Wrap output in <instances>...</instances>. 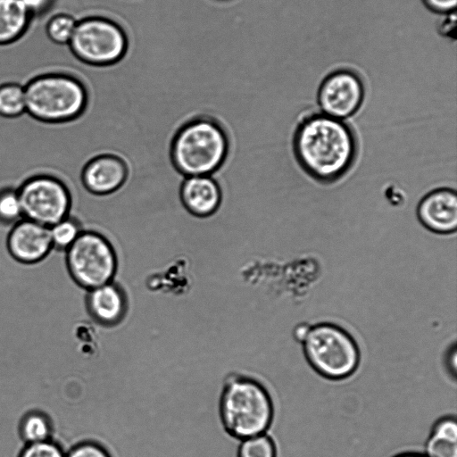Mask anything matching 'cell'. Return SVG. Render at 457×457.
<instances>
[{"instance_id": "27", "label": "cell", "mask_w": 457, "mask_h": 457, "mask_svg": "<svg viewBox=\"0 0 457 457\" xmlns=\"http://www.w3.org/2000/svg\"><path fill=\"white\" fill-rule=\"evenodd\" d=\"M428 5L437 11L446 12L453 10L457 0H426Z\"/></svg>"}, {"instance_id": "25", "label": "cell", "mask_w": 457, "mask_h": 457, "mask_svg": "<svg viewBox=\"0 0 457 457\" xmlns=\"http://www.w3.org/2000/svg\"><path fill=\"white\" fill-rule=\"evenodd\" d=\"M65 457H111L109 452L95 440L84 439L73 445Z\"/></svg>"}, {"instance_id": "18", "label": "cell", "mask_w": 457, "mask_h": 457, "mask_svg": "<svg viewBox=\"0 0 457 457\" xmlns=\"http://www.w3.org/2000/svg\"><path fill=\"white\" fill-rule=\"evenodd\" d=\"M26 111L24 87L16 84L0 87V115L16 117Z\"/></svg>"}, {"instance_id": "12", "label": "cell", "mask_w": 457, "mask_h": 457, "mask_svg": "<svg viewBox=\"0 0 457 457\" xmlns=\"http://www.w3.org/2000/svg\"><path fill=\"white\" fill-rule=\"evenodd\" d=\"M7 244L12 256L24 263L42 260L53 247L49 227L27 219L14 225Z\"/></svg>"}, {"instance_id": "14", "label": "cell", "mask_w": 457, "mask_h": 457, "mask_svg": "<svg viewBox=\"0 0 457 457\" xmlns=\"http://www.w3.org/2000/svg\"><path fill=\"white\" fill-rule=\"evenodd\" d=\"M84 302L91 319L104 327L119 324L128 310L127 295L113 281L86 291Z\"/></svg>"}, {"instance_id": "9", "label": "cell", "mask_w": 457, "mask_h": 457, "mask_svg": "<svg viewBox=\"0 0 457 457\" xmlns=\"http://www.w3.org/2000/svg\"><path fill=\"white\" fill-rule=\"evenodd\" d=\"M364 96L360 79L349 72H337L328 77L318 93L322 113L339 120L354 115Z\"/></svg>"}, {"instance_id": "8", "label": "cell", "mask_w": 457, "mask_h": 457, "mask_svg": "<svg viewBox=\"0 0 457 457\" xmlns=\"http://www.w3.org/2000/svg\"><path fill=\"white\" fill-rule=\"evenodd\" d=\"M18 194L24 219L51 227L68 217L71 196L66 187L49 176H37L27 180Z\"/></svg>"}, {"instance_id": "13", "label": "cell", "mask_w": 457, "mask_h": 457, "mask_svg": "<svg viewBox=\"0 0 457 457\" xmlns=\"http://www.w3.org/2000/svg\"><path fill=\"white\" fill-rule=\"evenodd\" d=\"M179 199L187 212L198 218L215 214L222 202L221 188L212 175L185 177L179 187Z\"/></svg>"}, {"instance_id": "19", "label": "cell", "mask_w": 457, "mask_h": 457, "mask_svg": "<svg viewBox=\"0 0 457 457\" xmlns=\"http://www.w3.org/2000/svg\"><path fill=\"white\" fill-rule=\"evenodd\" d=\"M6 84L23 87L21 70L10 43L0 44V87Z\"/></svg>"}, {"instance_id": "29", "label": "cell", "mask_w": 457, "mask_h": 457, "mask_svg": "<svg viewBox=\"0 0 457 457\" xmlns=\"http://www.w3.org/2000/svg\"><path fill=\"white\" fill-rule=\"evenodd\" d=\"M396 457H426V456L418 454V453H405V454L398 455Z\"/></svg>"}, {"instance_id": "20", "label": "cell", "mask_w": 457, "mask_h": 457, "mask_svg": "<svg viewBox=\"0 0 457 457\" xmlns=\"http://www.w3.org/2000/svg\"><path fill=\"white\" fill-rule=\"evenodd\" d=\"M24 219L18 190L0 191V223L12 229Z\"/></svg>"}, {"instance_id": "16", "label": "cell", "mask_w": 457, "mask_h": 457, "mask_svg": "<svg viewBox=\"0 0 457 457\" xmlns=\"http://www.w3.org/2000/svg\"><path fill=\"white\" fill-rule=\"evenodd\" d=\"M29 18L30 13L21 0H0V44L18 38Z\"/></svg>"}, {"instance_id": "11", "label": "cell", "mask_w": 457, "mask_h": 457, "mask_svg": "<svg viewBox=\"0 0 457 457\" xmlns=\"http://www.w3.org/2000/svg\"><path fill=\"white\" fill-rule=\"evenodd\" d=\"M129 168L119 156L105 154L91 159L82 171L86 189L96 195H109L125 185Z\"/></svg>"}, {"instance_id": "5", "label": "cell", "mask_w": 457, "mask_h": 457, "mask_svg": "<svg viewBox=\"0 0 457 457\" xmlns=\"http://www.w3.org/2000/svg\"><path fill=\"white\" fill-rule=\"evenodd\" d=\"M24 91L26 111L44 121L60 122L75 119L87 106L85 86L67 75L38 77L30 81Z\"/></svg>"}, {"instance_id": "4", "label": "cell", "mask_w": 457, "mask_h": 457, "mask_svg": "<svg viewBox=\"0 0 457 457\" xmlns=\"http://www.w3.org/2000/svg\"><path fill=\"white\" fill-rule=\"evenodd\" d=\"M301 343L309 364L327 378H346L359 366L360 351L356 342L337 325L309 326Z\"/></svg>"}, {"instance_id": "23", "label": "cell", "mask_w": 457, "mask_h": 457, "mask_svg": "<svg viewBox=\"0 0 457 457\" xmlns=\"http://www.w3.org/2000/svg\"><path fill=\"white\" fill-rule=\"evenodd\" d=\"M78 20L67 13H59L54 16L47 23L48 37L57 44H69Z\"/></svg>"}, {"instance_id": "2", "label": "cell", "mask_w": 457, "mask_h": 457, "mask_svg": "<svg viewBox=\"0 0 457 457\" xmlns=\"http://www.w3.org/2000/svg\"><path fill=\"white\" fill-rule=\"evenodd\" d=\"M229 139L211 116H200L179 128L170 144L174 168L184 177L213 175L228 160Z\"/></svg>"}, {"instance_id": "3", "label": "cell", "mask_w": 457, "mask_h": 457, "mask_svg": "<svg viewBox=\"0 0 457 457\" xmlns=\"http://www.w3.org/2000/svg\"><path fill=\"white\" fill-rule=\"evenodd\" d=\"M273 403L267 389L253 378L232 376L220 398V417L226 432L237 439L264 434L273 419Z\"/></svg>"}, {"instance_id": "6", "label": "cell", "mask_w": 457, "mask_h": 457, "mask_svg": "<svg viewBox=\"0 0 457 457\" xmlns=\"http://www.w3.org/2000/svg\"><path fill=\"white\" fill-rule=\"evenodd\" d=\"M69 46L79 61L99 68L112 65L124 57L128 37L114 21L91 14L78 21Z\"/></svg>"}, {"instance_id": "22", "label": "cell", "mask_w": 457, "mask_h": 457, "mask_svg": "<svg viewBox=\"0 0 457 457\" xmlns=\"http://www.w3.org/2000/svg\"><path fill=\"white\" fill-rule=\"evenodd\" d=\"M237 457H276L273 440L265 433L241 440Z\"/></svg>"}, {"instance_id": "24", "label": "cell", "mask_w": 457, "mask_h": 457, "mask_svg": "<svg viewBox=\"0 0 457 457\" xmlns=\"http://www.w3.org/2000/svg\"><path fill=\"white\" fill-rule=\"evenodd\" d=\"M66 453L52 439L28 444L24 446L19 457H65Z\"/></svg>"}, {"instance_id": "26", "label": "cell", "mask_w": 457, "mask_h": 457, "mask_svg": "<svg viewBox=\"0 0 457 457\" xmlns=\"http://www.w3.org/2000/svg\"><path fill=\"white\" fill-rule=\"evenodd\" d=\"M30 14L45 12L49 9L54 0H21Z\"/></svg>"}, {"instance_id": "17", "label": "cell", "mask_w": 457, "mask_h": 457, "mask_svg": "<svg viewBox=\"0 0 457 457\" xmlns=\"http://www.w3.org/2000/svg\"><path fill=\"white\" fill-rule=\"evenodd\" d=\"M19 432L26 445L39 443L52 439L53 426L46 414L39 411H32L22 417Z\"/></svg>"}, {"instance_id": "21", "label": "cell", "mask_w": 457, "mask_h": 457, "mask_svg": "<svg viewBox=\"0 0 457 457\" xmlns=\"http://www.w3.org/2000/svg\"><path fill=\"white\" fill-rule=\"evenodd\" d=\"M53 247L66 251L79 237L82 229L72 218L66 217L49 227Z\"/></svg>"}, {"instance_id": "15", "label": "cell", "mask_w": 457, "mask_h": 457, "mask_svg": "<svg viewBox=\"0 0 457 457\" xmlns=\"http://www.w3.org/2000/svg\"><path fill=\"white\" fill-rule=\"evenodd\" d=\"M426 457H457V422L445 417L434 426L426 444Z\"/></svg>"}, {"instance_id": "10", "label": "cell", "mask_w": 457, "mask_h": 457, "mask_svg": "<svg viewBox=\"0 0 457 457\" xmlns=\"http://www.w3.org/2000/svg\"><path fill=\"white\" fill-rule=\"evenodd\" d=\"M417 217L421 225L433 233H454L457 228L455 190L439 187L426 194L418 204Z\"/></svg>"}, {"instance_id": "1", "label": "cell", "mask_w": 457, "mask_h": 457, "mask_svg": "<svg viewBox=\"0 0 457 457\" xmlns=\"http://www.w3.org/2000/svg\"><path fill=\"white\" fill-rule=\"evenodd\" d=\"M294 157L311 179L332 184L353 167L358 155L357 137L344 120L314 113L296 125L292 138Z\"/></svg>"}, {"instance_id": "7", "label": "cell", "mask_w": 457, "mask_h": 457, "mask_svg": "<svg viewBox=\"0 0 457 457\" xmlns=\"http://www.w3.org/2000/svg\"><path fill=\"white\" fill-rule=\"evenodd\" d=\"M66 262L74 282L86 291L113 281L119 267L112 243L91 230L82 231L66 250Z\"/></svg>"}, {"instance_id": "28", "label": "cell", "mask_w": 457, "mask_h": 457, "mask_svg": "<svg viewBox=\"0 0 457 457\" xmlns=\"http://www.w3.org/2000/svg\"><path fill=\"white\" fill-rule=\"evenodd\" d=\"M52 249H53V250H54V251H56V252H58V253H62V254L64 256L65 260H66V253H65V252H63V251H60V250H57V249L53 248V247H52ZM66 263H67V262H66ZM68 272H69V270H68ZM70 278H71V276H70V273H69V274H68L67 280H66V282H65V285H64V287H63L62 290L59 294H61V295H62V294L63 293V291L66 289V287H67V286H68V283H69Z\"/></svg>"}]
</instances>
